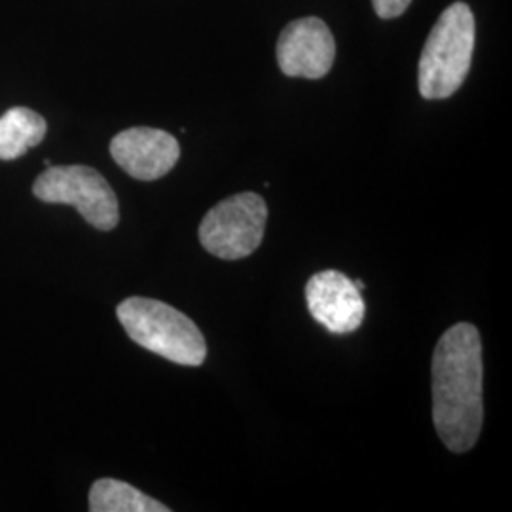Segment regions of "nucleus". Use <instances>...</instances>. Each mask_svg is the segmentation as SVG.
Instances as JSON below:
<instances>
[{
  "mask_svg": "<svg viewBox=\"0 0 512 512\" xmlns=\"http://www.w3.org/2000/svg\"><path fill=\"white\" fill-rule=\"evenodd\" d=\"M475 16L469 4L448 6L423 46L418 67L421 97L448 99L463 86L475 52Z\"/></svg>",
  "mask_w": 512,
  "mask_h": 512,
  "instance_id": "obj_2",
  "label": "nucleus"
},
{
  "mask_svg": "<svg viewBox=\"0 0 512 512\" xmlns=\"http://www.w3.org/2000/svg\"><path fill=\"white\" fill-rule=\"evenodd\" d=\"M412 0H372L378 18L393 19L403 16Z\"/></svg>",
  "mask_w": 512,
  "mask_h": 512,
  "instance_id": "obj_11",
  "label": "nucleus"
},
{
  "mask_svg": "<svg viewBox=\"0 0 512 512\" xmlns=\"http://www.w3.org/2000/svg\"><path fill=\"white\" fill-rule=\"evenodd\" d=\"M482 340L475 325L458 323L440 336L433 353V421L456 454L476 444L484 421Z\"/></svg>",
  "mask_w": 512,
  "mask_h": 512,
  "instance_id": "obj_1",
  "label": "nucleus"
},
{
  "mask_svg": "<svg viewBox=\"0 0 512 512\" xmlns=\"http://www.w3.org/2000/svg\"><path fill=\"white\" fill-rule=\"evenodd\" d=\"M33 194L42 202L71 205L101 232L118 226V198L107 179L88 165H50L35 181Z\"/></svg>",
  "mask_w": 512,
  "mask_h": 512,
  "instance_id": "obj_4",
  "label": "nucleus"
},
{
  "mask_svg": "<svg viewBox=\"0 0 512 512\" xmlns=\"http://www.w3.org/2000/svg\"><path fill=\"white\" fill-rule=\"evenodd\" d=\"M48 131L46 120L25 107H14L0 116V160H16L37 147Z\"/></svg>",
  "mask_w": 512,
  "mask_h": 512,
  "instance_id": "obj_9",
  "label": "nucleus"
},
{
  "mask_svg": "<svg viewBox=\"0 0 512 512\" xmlns=\"http://www.w3.org/2000/svg\"><path fill=\"white\" fill-rule=\"evenodd\" d=\"M92 512H169V507L122 480L101 478L90 490Z\"/></svg>",
  "mask_w": 512,
  "mask_h": 512,
  "instance_id": "obj_10",
  "label": "nucleus"
},
{
  "mask_svg": "<svg viewBox=\"0 0 512 512\" xmlns=\"http://www.w3.org/2000/svg\"><path fill=\"white\" fill-rule=\"evenodd\" d=\"M268 219L266 202L255 192H241L217 203L200 224V243L222 260L253 255L264 239Z\"/></svg>",
  "mask_w": 512,
  "mask_h": 512,
  "instance_id": "obj_5",
  "label": "nucleus"
},
{
  "mask_svg": "<svg viewBox=\"0 0 512 512\" xmlns=\"http://www.w3.org/2000/svg\"><path fill=\"white\" fill-rule=\"evenodd\" d=\"M110 156L129 177L156 181L179 162V141L164 129L129 128L110 141Z\"/></svg>",
  "mask_w": 512,
  "mask_h": 512,
  "instance_id": "obj_7",
  "label": "nucleus"
},
{
  "mask_svg": "<svg viewBox=\"0 0 512 512\" xmlns=\"http://www.w3.org/2000/svg\"><path fill=\"white\" fill-rule=\"evenodd\" d=\"M353 283H355V287H357L361 293L365 291V283H363V281H359V279H357V281H353Z\"/></svg>",
  "mask_w": 512,
  "mask_h": 512,
  "instance_id": "obj_12",
  "label": "nucleus"
},
{
  "mask_svg": "<svg viewBox=\"0 0 512 512\" xmlns=\"http://www.w3.org/2000/svg\"><path fill=\"white\" fill-rule=\"evenodd\" d=\"M275 55L285 76L319 80L334 65L336 42L323 19H294L281 31Z\"/></svg>",
  "mask_w": 512,
  "mask_h": 512,
  "instance_id": "obj_6",
  "label": "nucleus"
},
{
  "mask_svg": "<svg viewBox=\"0 0 512 512\" xmlns=\"http://www.w3.org/2000/svg\"><path fill=\"white\" fill-rule=\"evenodd\" d=\"M306 302L311 317L332 334H349L365 319V300L348 275L325 270L313 275L306 285Z\"/></svg>",
  "mask_w": 512,
  "mask_h": 512,
  "instance_id": "obj_8",
  "label": "nucleus"
},
{
  "mask_svg": "<svg viewBox=\"0 0 512 512\" xmlns=\"http://www.w3.org/2000/svg\"><path fill=\"white\" fill-rule=\"evenodd\" d=\"M129 338L175 365L200 366L207 357L202 330L169 304L133 296L116 308Z\"/></svg>",
  "mask_w": 512,
  "mask_h": 512,
  "instance_id": "obj_3",
  "label": "nucleus"
}]
</instances>
